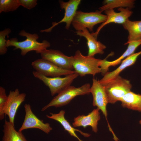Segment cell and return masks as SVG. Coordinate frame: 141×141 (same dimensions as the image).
Segmentation results:
<instances>
[{"mask_svg": "<svg viewBox=\"0 0 141 141\" xmlns=\"http://www.w3.org/2000/svg\"><path fill=\"white\" fill-rule=\"evenodd\" d=\"M90 88V85L89 83L78 87L70 86L58 93L48 104L43 107L41 111H44L51 107L57 108L65 105L76 96L89 94Z\"/></svg>", "mask_w": 141, "mask_h": 141, "instance_id": "cell-3", "label": "cell"}, {"mask_svg": "<svg viewBox=\"0 0 141 141\" xmlns=\"http://www.w3.org/2000/svg\"><path fill=\"white\" fill-rule=\"evenodd\" d=\"M102 13L98 10L90 12L77 11L72 24L76 31L87 28L92 32L95 25L103 23L107 20V16L102 14Z\"/></svg>", "mask_w": 141, "mask_h": 141, "instance_id": "cell-4", "label": "cell"}, {"mask_svg": "<svg viewBox=\"0 0 141 141\" xmlns=\"http://www.w3.org/2000/svg\"><path fill=\"white\" fill-rule=\"evenodd\" d=\"M41 58L63 69L73 70V56H67L59 50L45 49L40 53Z\"/></svg>", "mask_w": 141, "mask_h": 141, "instance_id": "cell-8", "label": "cell"}, {"mask_svg": "<svg viewBox=\"0 0 141 141\" xmlns=\"http://www.w3.org/2000/svg\"><path fill=\"white\" fill-rule=\"evenodd\" d=\"M103 86L108 102L111 104L120 101L124 95L131 91L132 87L129 80L119 75Z\"/></svg>", "mask_w": 141, "mask_h": 141, "instance_id": "cell-5", "label": "cell"}, {"mask_svg": "<svg viewBox=\"0 0 141 141\" xmlns=\"http://www.w3.org/2000/svg\"><path fill=\"white\" fill-rule=\"evenodd\" d=\"M92 81V84L90 88V92L92 94L93 97V105L94 106H97V108L102 112L107 122L109 129L112 132L113 131L107 120V112L106 107L108 102L104 87L97 79L93 78Z\"/></svg>", "mask_w": 141, "mask_h": 141, "instance_id": "cell-9", "label": "cell"}, {"mask_svg": "<svg viewBox=\"0 0 141 141\" xmlns=\"http://www.w3.org/2000/svg\"><path fill=\"white\" fill-rule=\"evenodd\" d=\"M20 6L19 0H0V13L14 11Z\"/></svg>", "mask_w": 141, "mask_h": 141, "instance_id": "cell-23", "label": "cell"}, {"mask_svg": "<svg viewBox=\"0 0 141 141\" xmlns=\"http://www.w3.org/2000/svg\"><path fill=\"white\" fill-rule=\"evenodd\" d=\"M19 34L26 37L25 40L19 42L16 38H11L7 40V47L13 46L14 50L20 49L21 50V54L24 56L28 52L35 51L37 53H40L43 50L47 49L50 46V43L44 40L42 43L37 41L39 37L36 33L31 34L26 32L24 30L21 31Z\"/></svg>", "mask_w": 141, "mask_h": 141, "instance_id": "cell-1", "label": "cell"}, {"mask_svg": "<svg viewBox=\"0 0 141 141\" xmlns=\"http://www.w3.org/2000/svg\"><path fill=\"white\" fill-rule=\"evenodd\" d=\"M128 44L127 48L124 53L119 57L112 61H108L105 59L101 60L100 67L102 70L101 73L104 75L107 72L109 67L115 66L119 64L125 58L134 53L137 48L141 44V39L138 40L130 42Z\"/></svg>", "mask_w": 141, "mask_h": 141, "instance_id": "cell-16", "label": "cell"}, {"mask_svg": "<svg viewBox=\"0 0 141 141\" xmlns=\"http://www.w3.org/2000/svg\"><path fill=\"white\" fill-rule=\"evenodd\" d=\"M32 73L35 77L42 81L49 87L52 96L58 94L70 86L73 80L79 75L75 73L63 78L60 77L51 78L45 76L36 71H33Z\"/></svg>", "mask_w": 141, "mask_h": 141, "instance_id": "cell-6", "label": "cell"}, {"mask_svg": "<svg viewBox=\"0 0 141 141\" xmlns=\"http://www.w3.org/2000/svg\"><path fill=\"white\" fill-rule=\"evenodd\" d=\"M134 0H105L103 1L104 5L99 8L102 12L106 10L117 8L126 7L131 9L134 7Z\"/></svg>", "mask_w": 141, "mask_h": 141, "instance_id": "cell-22", "label": "cell"}, {"mask_svg": "<svg viewBox=\"0 0 141 141\" xmlns=\"http://www.w3.org/2000/svg\"><path fill=\"white\" fill-rule=\"evenodd\" d=\"M11 32V30L9 28H5L0 32V54L1 55H4L7 52V40L5 39V37Z\"/></svg>", "mask_w": 141, "mask_h": 141, "instance_id": "cell-24", "label": "cell"}, {"mask_svg": "<svg viewBox=\"0 0 141 141\" xmlns=\"http://www.w3.org/2000/svg\"><path fill=\"white\" fill-rule=\"evenodd\" d=\"M120 101L123 107L141 112V95L130 91Z\"/></svg>", "mask_w": 141, "mask_h": 141, "instance_id": "cell-21", "label": "cell"}, {"mask_svg": "<svg viewBox=\"0 0 141 141\" xmlns=\"http://www.w3.org/2000/svg\"><path fill=\"white\" fill-rule=\"evenodd\" d=\"M20 6L28 9L35 7L37 5V0H19Z\"/></svg>", "mask_w": 141, "mask_h": 141, "instance_id": "cell-26", "label": "cell"}, {"mask_svg": "<svg viewBox=\"0 0 141 141\" xmlns=\"http://www.w3.org/2000/svg\"><path fill=\"white\" fill-rule=\"evenodd\" d=\"M122 25L128 32V41L125 45L141 39V20L132 21L128 19Z\"/></svg>", "mask_w": 141, "mask_h": 141, "instance_id": "cell-20", "label": "cell"}, {"mask_svg": "<svg viewBox=\"0 0 141 141\" xmlns=\"http://www.w3.org/2000/svg\"><path fill=\"white\" fill-rule=\"evenodd\" d=\"M59 3L61 8L65 10L64 16L63 18L60 21L57 22H53L52 26L49 28L40 31L41 33L49 32L51 31L55 27L59 24L65 22L66 24V28L68 30L70 28L72 21L74 17L78 7L80 3V0H70L67 2L62 1H59Z\"/></svg>", "mask_w": 141, "mask_h": 141, "instance_id": "cell-11", "label": "cell"}, {"mask_svg": "<svg viewBox=\"0 0 141 141\" xmlns=\"http://www.w3.org/2000/svg\"><path fill=\"white\" fill-rule=\"evenodd\" d=\"M141 54V51L126 57L122 60L120 65L117 69L111 72H107L103 77L99 80V83L104 85L119 75L120 73L126 67L134 64L138 57Z\"/></svg>", "mask_w": 141, "mask_h": 141, "instance_id": "cell-17", "label": "cell"}, {"mask_svg": "<svg viewBox=\"0 0 141 141\" xmlns=\"http://www.w3.org/2000/svg\"><path fill=\"white\" fill-rule=\"evenodd\" d=\"M31 65L36 71L46 77H60L76 73L74 70L62 69L42 58L32 62Z\"/></svg>", "mask_w": 141, "mask_h": 141, "instance_id": "cell-7", "label": "cell"}, {"mask_svg": "<svg viewBox=\"0 0 141 141\" xmlns=\"http://www.w3.org/2000/svg\"><path fill=\"white\" fill-rule=\"evenodd\" d=\"M73 56V66L75 73L81 77L90 74L94 76L101 73L99 67L101 60L83 55L79 50Z\"/></svg>", "mask_w": 141, "mask_h": 141, "instance_id": "cell-2", "label": "cell"}, {"mask_svg": "<svg viewBox=\"0 0 141 141\" xmlns=\"http://www.w3.org/2000/svg\"><path fill=\"white\" fill-rule=\"evenodd\" d=\"M2 141H28L22 132L17 131L14 125L5 120L3 126Z\"/></svg>", "mask_w": 141, "mask_h": 141, "instance_id": "cell-19", "label": "cell"}, {"mask_svg": "<svg viewBox=\"0 0 141 141\" xmlns=\"http://www.w3.org/2000/svg\"><path fill=\"white\" fill-rule=\"evenodd\" d=\"M99 110L97 108L86 115H82L75 118L73 126L74 127L83 126L84 128L90 126L92 128V131L96 133L98 131V122L100 119Z\"/></svg>", "mask_w": 141, "mask_h": 141, "instance_id": "cell-15", "label": "cell"}, {"mask_svg": "<svg viewBox=\"0 0 141 141\" xmlns=\"http://www.w3.org/2000/svg\"><path fill=\"white\" fill-rule=\"evenodd\" d=\"M119 12H115L113 9L107 10L104 13L107 16L106 21L102 23L95 32L91 33L96 39L101 30L105 25L111 23L122 24L132 14L133 12L129 8H119Z\"/></svg>", "mask_w": 141, "mask_h": 141, "instance_id": "cell-13", "label": "cell"}, {"mask_svg": "<svg viewBox=\"0 0 141 141\" xmlns=\"http://www.w3.org/2000/svg\"><path fill=\"white\" fill-rule=\"evenodd\" d=\"M77 35L85 38L87 40V43L88 48L87 56L94 57L97 54H102L104 53V50L106 46L99 41H97L92 34L90 33L87 28L76 31Z\"/></svg>", "mask_w": 141, "mask_h": 141, "instance_id": "cell-14", "label": "cell"}, {"mask_svg": "<svg viewBox=\"0 0 141 141\" xmlns=\"http://www.w3.org/2000/svg\"><path fill=\"white\" fill-rule=\"evenodd\" d=\"M24 108L25 113V117L18 131L22 132L28 129L36 128L48 134L52 130L49 123H44L43 120H40L32 112L29 104H25Z\"/></svg>", "mask_w": 141, "mask_h": 141, "instance_id": "cell-10", "label": "cell"}, {"mask_svg": "<svg viewBox=\"0 0 141 141\" xmlns=\"http://www.w3.org/2000/svg\"><path fill=\"white\" fill-rule=\"evenodd\" d=\"M8 99L5 89L0 87V119H3L5 116L4 110Z\"/></svg>", "mask_w": 141, "mask_h": 141, "instance_id": "cell-25", "label": "cell"}, {"mask_svg": "<svg viewBox=\"0 0 141 141\" xmlns=\"http://www.w3.org/2000/svg\"><path fill=\"white\" fill-rule=\"evenodd\" d=\"M26 95L25 93H20L19 90L10 91L8 95V99L5 106L4 113L8 116L9 122L14 125V120L17 110L25 100Z\"/></svg>", "mask_w": 141, "mask_h": 141, "instance_id": "cell-12", "label": "cell"}, {"mask_svg": "<svg viewBox=\"0 0 141 141\" xmlns=\"http://www.w3.org/2000/svg\"><path fill=\"white\" fill-rule=\"evenodd\" d=\"M65 111L62 110L57 114L50 113L51 116L46 115V116L48 118L54 120L60 123L62 126L65 130L67 131L72 136L77 138L79 141H82L76 134L75 132H79L80 134L85 137H88L90 134L84 133L78 129H75L70 125L69 122L65 118L64 115Z\"/></svg>", "mask_w": 141, "mask_h": 141, "instance_id": "cell-18", "label": "cell"}, {"mask_svg": "<svg viewBox=\"0 0 141 141\" xmlns=\"http://www.w3.org/2000/svg\"></svg>", "mask_w": 141, "mask_h": 141, "instance_id": "cell-28", "label": "cell"}, {"mask_svg": "<svg viewBox=\"0 0 141 141\" xmlns=\"http://www.w3.org/2000/svg\"><path fill=\"white\" fill-rule=\"evenodd\" d=\"M139 123L141 124V120L139 121Z\"/></svg>", "mask_w": 141, "mask_h": 141, "instance_id": "cell-27", "label": "cell"}]
</instances>
